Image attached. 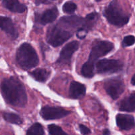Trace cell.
Instances as JSON below:
<instances>
[{"label": "cell", "mask_w": 135, "mask_h": 135, "mask_svg": "<svg viewBox=\"0 0 135 135\" xmlns=\"http://www.w3.org/2000/svg\"><path fill=\"white\" fill-rule=\"evenodd\" d=\"M84 18L76 16L64 17L55 25L49 27L46 34L47 42L54 47H57L68 40L75 30L82 27Z\"/></svg>", "instance_id": "6da1fadb"}, {"label": "cell", "mask_w": 135, "mask_h": 135, "mask_svg": "<svg viewBox=\"0 0 135 135\" xmlns=\"http://www.w3.org/2000/svg\"><path fill=\"white\" fill-rule=\"evenodd\" d=\"M3 97L7 104L18 108H23L27 102V95L25 86L15 77L5 79L1 84Z\"/></svg>", "instance_id": "7a4b0ae2"}, {"label": "cell", "mask_w": 135, "mask_h": 135, "mask_svg": "<svg viewBox=\"0 0 135 135\" xmlns=\"http://www.w3.org/2000/svg\"><path fill=\"white\" fill-rule=\"evenodd\" d=\"M16 60L21 68L26 70L34 68L39 62L36 51L28 43H24L19 46L16 54Z\"/></svg>", "instance_id": "3957f363"}, {"label": "cell", "mask_w": 135, "mask_h": 135, "mask_svg": "<svg viewBox=\"0 0 135 135\" xmlns=\"http://www.w3.org/2000/svg\"><path fill=\"white\" fill-rule=\"evenodd\" d=\"M104 15L108 22L114 26L121 27L128 23L130 15L123 10L118 1H113L104 9Z\"/></svg>", "instance_id": "277c9868"}, {"label": "cell", "mask_w": 135, "mask_h": 135, "mask_svg": "<svg viewBox=\"0 0 135 135\" xmlns=\"http://www.w3.org/2000/svg\"><path fill=\"white\" fill-rule=\"evenodd\" d=\"M113 48V44L109 41H100L97 42L92 48L87 61L91 64L94 65L95 61L98 58L105 56L108 53L112 51Z\"/></svg>", "instance_id": "5b68a950"}, {"label": "cell", "mask_w": 135, "mask_h": 135, "mask_svg": "<svg viewBox=\"0 0 135 135\" xmlns=\"http://www.w3.org/2000/svg\"><path fill=\"white\" fill-rule=\"evenodd\" d=\"M97 72L100 74H111L119 72L123 69V64L119 60L104 59L96 64Z\"/></svg>", "instance_id": "8992f818"}, {"label": "cell", "mask_w": 135, "mask_h": 135, "mask_svg": "<svg viewBox=\"0 0 135 135\" xmlns=\"http://www.w3.org/2000/svg\"><path fill=\"white\" fill-rule=\"evenodd\" d=\"M104 89L113 100L118 98L125 91V86L123 81L119 78L108 79L104 83Z\"/></svg>", "instance_id": "52a82bcc"}, {"label": "cell", "mask_w": 135, "mask_h": 135, "mask_svg": "<svg viewBox=\"0 0 135 135\" xmlns=\"http://www.w3.org/2000/svg\"><path fill=\"white\" fill-rule=\"evenodd\" d=\"M71 113V112L59 107L45 106L40 110V115L45 120H54L63 118Z\"/></svg>", "instance_id": "ba28073f"}, {"label": "cell", "mask_w": 135, "mask_h": 135, "mask_svg": "<svg viewBox=\"0 0 135 135\" xmlns=\"http://www.w3.org/2000/svg\"><path fill=\"white\" fill-rule=\"evenodd\" d=\"M79 43L77 41H73L67 44L61 51L56 63L59 65H69L73 55L79 49Z\"/></svg>", "instance_id": "9c48e42d"}, {"label": "cell", "mask_w": 135, "mask_h": 135, "mask_svg": "<svg viewBox=\"0 0 135 135\" xmlns=\"http://www.w3.org/2000/svg\"><path fill=\"white\" fill-rule=\"evenodd\" d=\"M0 28L5 31L12 39H16L18 37V33L10 18L0 16Z\"/></svg>", "instance_id": "30bf717a"}, {"label": "cell", "mask_w": 135, "mask_h": 135, "mask_svg": "<svg viewBox=\"0 0 135 135\" xmlns=\"http://www.w3.org/2000/svg\"><path fill=\"white\" fill-rule=\"evenodd\" d=\"M116 123L120 129L129 131L134 127L135 120L132 115L126 114H118L116 116Z\"/></svg>", "instance_id": "8fae6325"}, {"label": "cell", "mask_w": 135, "mask_h": 135, "mask_svg": "<svg viewBox=\"0 0 135 135\" xmlns=\"http://www.w3.org/2000/svg\"><path fill=\"white\" fill-rule=\"evenodd\" d=\"M69 94L71 98H80L83 97L86 94L85 86L78 82H72L70 85Z\"/></svg>", "instance_id": "7c38bea8"}, {"label": "cell", "mask_w": 135, "mask_h": 135, "mask_svg": "<svg viewBox=\"0 0 135 135\" xmlns=\"http://www.w3.org/2000/svg\"><path fill=\"white\" fill-rule=\"evenodd\" d=\"M119 109L122 112H134L135 110V92L120 102Z\"/></svg>", "instance_id": "4fadbf2b"}, {"label": "cell", "mask_w": 135, "mask_h": 135, "mask_svg": "<svg viewBox=\"0 0 135 135\" xmlns=\"http://www.w3.org/2000/svg\"><path fill=\"white\" fill-rule=\"evenodd\" d=\"M58 15L59 11L57 8L56 7H54L51 9H47L42 13L40 18V22L43 25L51 23L55 21Z\"/></svg>", "instance_id": "5bb4252c"}, {"label": "cell", "mask_w": 135, "mask_h": 135, "mask_svg": "<svg viewBox=\"0 0 135 135\" xmlns=\"http://www.w3.org/2000/svg\"><path fill=\"white\" fill-rule=\"evenodd\" d=\"M2 4L6 9L15 13H24L27 9L26 5L16 0H4L2 1Z\"/></svg>", "instance_id": "9a60e30c"}, {"label": "cell", "mask_w": 135, "mask_h": 135, "mask_svg": "<svg viewBox=\"0 0 135 135\" xmlns=\"http://www.w3.org/2000/svg\"><path fill=\"white\" fill-rule=\"evenodd\" d=\"M98 17V14L96 13H92L88 14L86 17V18H84L83 24L82 25L81 28L85 29L87 31L92 29L94 26V25H96V22H97Z\"/></svg>", "instance_id": "2e32d148"}, {"label": "cell", "mask_w": 135, "mask_h": 135, "mask_svg": "<svg viewBox=\"0 0 135 135\" xmlns=\"http://www.w3.org/2000/svg\"><path fill=\"white\" fill-rule=\"evenodd\" d=\"M51 73L46 69H37L30 73V75L38 82L46 81L50 77Z\"/></svg>", "instance_id": "e0dca14e"}, {"label": "cell", "mask_w": 135, "mask_h": 135, "mask_svg": "<svg viewBox=\"0 0 135 135\" xmlns=\"http://www.w3.org/2000/svg\"><path fill=\"white\" fill-rule=\"evenodd\" d=\"M3 119L8 123L15 125H21L22 123V119L19 115L12 113H3Z\"/></svg>", "instance_id": "ac0fdd59"}, {"label": "cell", "mask_w": 135, "mask_h": 135, "mask_svg": "<svg viewBox=\"0 0 135 135\" xmlns=\"http://www.w3.org/2000/svg\"><path fill=\"white\" fill-rule=\"evenodd\" d=\"M81 73L86 78H92L94 75V65L86 62L82 67Z\"/></svg>", "instance_id": "d6986e66"}, {"label": "cell", "mask_w": 135, "mask_h": 135, "mask_svg": "<svg viewBox=\"0 0 135 135\" xmlns=\"http://www.w3.org/2000/svg\"><path fill=\"white\" fill-rule=\"evenodd\" d=\"M26 135H45L42 125L40 123H34L27 131Z\"/></svg>", "instance_id": "ffe728a7"}, {"label": "cell", "mask_w": 135, "mask_h": 135, "mask_svg": "<svg viewBox=\"0 0 135 135\" xmlns=\"http://www.w3.org/2000/svg\"><path fill=\"white\" fill-rule=\"evenodd\" d=\"M48 131L50 135H68L60 127L55 125H50L48 126Z\"/></svg>", "instance_id": "44dd1931"}, {"label": "cell", "mask_w": 135, "mask_h": 135, "mask_svg": "<svg viewBox=\"0 0 135 135\" xmlns=\"http://www.w3.org/2000/svg\"><path fill=\"white\" fill-rule=\"evenodd\" d=\"M76 9V5L75 3H73L71 1L66 2L63 6V11L64 13L67 14H71L73 13Z\"/></svg>", "instance_id": "7402d4cb"}, {"label": "cell", "mask_w": 135, "mask_h": 135, "mask_svg": "<svg viewBox=\"0 0 135 135\" xmlns=\"http://www.w3.org/2000/svg\"><path fill=\"white\" fill-rule=\"evenodd\" d=\"M135 43V37L134 36L129 35L127 36L124 38L123 40V46L124 47H128V46H131Z\"/></svg>", "instance_id": "603a6c76"}, {"label": "cell", "mask_w": 135, "mask_h": 135, "mask_svg": "<svg viewBox=\"0 0 135 135\" xmlns=\"http://www.w3.org/2000/svg\"><path fill=\"white\" fill-rule=\"evenodd\" d=\"M87 33H88L87 30L83 28H80L79 30H77L76 36H77V38H79V39H83V38H84L86 37Z\"/></svg>", "instance_id": "cb8c5ba5"}, {"label": "cell", "mask_w": 135, "mask_h": 135, "mask_svg": "<svg viewBox=\"0 0 135 135\" xmlns=\"http://www.w3.org/2000/svg\"><path fill=\"white\" fill-rule=\"evenodd\" d=\"M79 129H80V133H81V134L83 135L90 134L91 133L90 129L89 128L86 127L85 125H82V124L79 125Z\"/></svg>", "instance_id": "d4e9b609"}, {"label": "cell", "mask_w": 135, "mask_h": 135, "mask_svg": "<svg viewBox=\"0 0 135 135\" xmlns=\"http://www.w3.org/2000/svg\"><path fill=\"white\" fill-rule=\"evenodd\" d=\"M51 1H35V3L37 5H38L40 3H45V4H49V3H51Z\"/></svg>", "instance_id": "484cf974"}, {"label": "cell", "mask_w": 135, "mask_h": 135, "mask_svg": "<svg viewBox=\"0 0 135 135\" xmlns=\"http://www.w3.org/2000/svg\"><path fill=\"white\" fill-rule=\"evenodd\" d=\"M103 135H110V131L108 129H104L103 131Z\"/></svg>", "instance_id": "4316f807"}, {"label": "cell", "mask_w": 135, "mask_h": 135, "mask_svg": "<svg viewBox=\"0 0 135 135\" xmlns=\"http://www.w3.org/2000/svg\"><path fill=\"white\" fill-rule=\"evenodd\" d=\"M131 84H133V85L135 86V74H134V76H133V78H132V79H131Z\"/></svg>", "instance_id": "83f0119b"}]
</instances>
